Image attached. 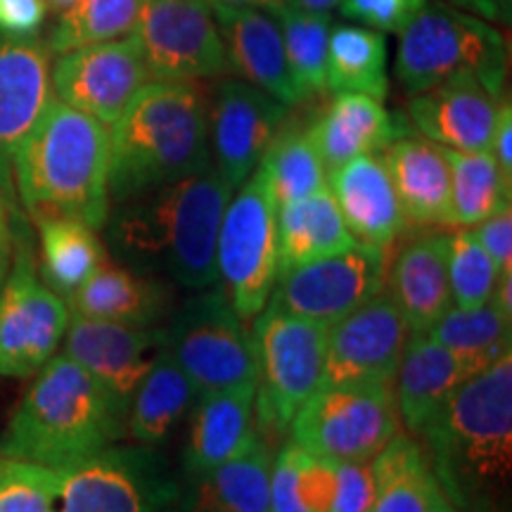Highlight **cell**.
I'll return each mask as SVG.
<instances>
[{"label": "cell", "mask_w": 512, "mask_h": 512, "mask_svg": "<svg viewBox=\"0 0 512 512\" xmlns=\"http://www.w3.org/2000/svg\"><path fill=\"white\" fill-rule=\"evenodd\" d=\"M136 36L67 50L50 67L53 95L64 105L112 126L150 81Z\"/></svg>", "instance_id": "cell-15"}, {"label": "cell", "mask_w": 512, "mask_h": 512, "mask_svg": "<svg viewBox=\"0 0 512 512\" xmlns=\"http://www.w3.org/2000/svg\"><path fill=\"white\" fill-rule=\"evenodd\" d=\"M273 451L259 430L235 456L202 475H188L181 512H268Z\"/></svg>", "instance_id": "cell-24"}, {"label": "cell", "mask_w": 512, "mask_h": 512, "mask_svg": "<svg viewBox=\"0 0 512 512\" xmlns=\"http://www.w3.org/2000/svg\"><path fill=\"white\" fill-rule=\"evenodd\" d=\"M430 335L441 347L453 351L472 373L479 375L503 354H508L512 337V318L486 302L475 309L451 306L437 323Z\"/></svg>", "instance_id": "cell-37"}, {"label": "cell", "mask_w": 512, "mask_h": 512, "mask_svg": "<svg viewBox=\"0 0 512 512\" xmlns=\"http://www.w3.org/2000/svg\"><path fill=\"white\" fill-rule=\"evenodd\" d=\"M446 3L482 17L491 24H510L512 0H446Z\"/></svg>", "instance_id": "cell-48"}, {"label": "cell", "mask_w": 512, "mask_h": 512, "mask_svg": "<svg viewBox=\"0 0 512 512\" xmlns=\"http://www.w3.org/2000/svg\"><path fill=\"white\" fill-rule=\"evenodd\" d=\"M408 335L411 330L399 306L387 292H380L328 328L320 387L394 384Z\"/></svg>", "instance_id": "cell-16"}, {"label": "cell", "mask_w": 512, "mask_h": 512, "mask_svg": "<svg viewBox=\"0 0 512 512\" xmlns=\"http://www.w3.org/2000/svg\"><path fill=\"white\" fill-rule=\"evenodd\" d=\"M183 482L155 446H110L60 470L55 512H181Z\"/></svg>", "instance_id": "cell-9"}, {"label": "cell", "mask_w": 512, "mask_h": 512, "mask_svg": "<svg viewBox=\"0 0 512 512\" xmlns=\"http://www.w3.org/2000/svg\"><path fill=\"white\" fill-rule=\"evenodd\" d=\"M62 342V354L86 370L128 411L140 382L162 354L164 330L159 325L136 328L72 313Z\"/></svg>", "instance_id": "cell-18"}, {"label": "cell", "mask_w": 512, "mask_h": 512, "mask_svg": "<svg viewBox=\"0 0 512 512\" xmlns=\"http://www.w3.org/2000/svg\"><path fill=\"white\" fill-rule=\"evenodd\" d=\"M216 271L242 320L266 309L278 283V202L261 166L230 195L216 240Z\"/></svg>", "instance_id": "cell-8"}, {"label": "cell", "mask_w": 512, "mask_h": 512, "mask_svg": "<svg viewBox=\"0 0 512 512\" xmlns=\"http://www.w3.org/2000/svg\"><path fill=\"white\" fill-rule=\"evenodd\" d=\"M430 0H342L339 12L380 34H399Z\"/></svg>", "instance_id": "cell-43"}, {"label": "cell", "mask_w": 512, "mask_h": 512, "mask_svg": "<svg viewBox=\"0 0 512 512\" xmlns=\"http://www.w3.org/2000/svg\"><path fill=\"white\" fill-rule=\"evenodd\" d=\"M48 15V0H0V34L34 36Z\"/></svg>", "instance_id": "cell-46"}, {"label": "cell", "mask_w": 512, "mask_h": 512, "mask_svg": "<svg viewBox=\"0 0 512 512\" xmlns=\"http://www.w3.org/2000/svg\"><path fill=\"white\" fill-rule=\"evenodd\" d=\"M489 302L494 304L498 311H503L505 316L512 318V273L501 275V278H498V283L494 287V292H491Z\"/></svg>", "instance_id": "cell-51"}, {"label": "cell", "mask_w": 512, "mask_h": 512, "mask_svg": "<svg viewBox=\"0 0 512 512\" xmlns=\"http://www.w3.org/2000/svg\"><path fill=\"white\" fill-rule=\"evenodd\" d=\"M387 283V252L361 245L283 273L271 299L285 311L332 325L370 302Z\"/></svg>", "instance_id": "cell-14"}, {"label": "cell", "mask_w": 512, "mask_h": 512, "mask_svg": "<svg viewBox=\"0 0 512 512\" xmlns=\"http://www.w3.org/2000/svg\"><path fill=\"white\" fill-rule=\"evenodd\" d=\"M254 401L256 384L197 394L183 451L185 475H202L245 446L256 430Z\"/></svg>", "instance_id": "cell-28"}, {"label": "cell", "mask_w": 512, "mask_h": 512, "mask_svg": "<svg viewBox=\"0 0 512 512\" xmlns=\"http://www.w3.org/2000/svg\"><path fill=\"white\" fill-rule=\"evenodd\" d=\"M422 439L441 491L460 512H503L512 479V351L470 377Z\"/></svg>", "instance_id": "cell-2"}, {"label": "cell", "mask_w": 512, "mask_h": 512, "mask_svg": "<svg viewBox=\"0 0 512 512\" xmlns=\"http://www.w3.org/2000/svg\"><path fill=\"white\" fill-rule=\"evenodd\" d=\"M403 432L394 384L320 387L294 415V444L339 463H370Z\"/></svg>", "instance_id": "cell-11"}, {"label": "cell", "mask_w": 512, "mask_h": 512, "mask_svg": "<svg viewBox=\"0 0 512 512\" xmlns=\"http://www.w3.org/2000/svg\"><path fill=\"white\" fill-rule=\"evenodd\" d=\"M162 330L166 351L200 394L256 384L252 332L221 285L197 290Z\"/></svg>", "instance_id": "cell-10"}, {"label": "cell", "mask_w": 512, "mask_h": 512, "mask_svg": "<svg viewBox=\"0 0 512 512\" xmlns=\"http://www.w3.org/2000/svg\"><path fill=\"white\" fill-rule=\"evenodd\" d=\"M67 306L74 316L157 328L159 320L169 313L171 285L107 259L69 297Z\"/></svg>", "instance_id": "cell-27"}, {"label": "cell", "mask_w": 512, "mask_h": 512, "mask_svg": "<svg viewBox=\"0 0 512 512\" xmlns=\"http://www.w3.org/2000/svg\"><path fill=\"white\" fill-rule=\"evenodd\" d=\"M451 166V209L448 226L472 228L510 207L512 178L496 164L489 150H446Z\"/></svg>", "instance_id": "cell-35"}, {"label": "cell", "mask_w": 512, "mask_h": 512, "mask_svg": "<svg viewBox=\"0 0 512 512\" xmlns=\"http://www.w3.org/2000/svg\"><path fill=\"white\" fill-rule=\"evenodd\" d=\"M259 166L264 169L278 207L304 200L328 185V171L320 162L309 128H280Z\"/></svg>", "instance_id": "cell-38"}, {"label": "cell", "mask_w": 512, "mask_h": 512, "mask_svg": "<svg viewBox=\"0 0 512 512\" xmlns=\"http://www.w3.org/2000/svg\"><path fill=\"white\" fill-rule=\"evenodd\" d=\"M283 31L287 67L302 100L328 91V41L332 31L330 12L287 8L278 15Z\"/></svg>", "instance_id": "cell-39"}, {"label": "cell", "mask_w": 512, "mask_h": 512, "mask_svg": "<svg viewBox=\"0 0 512 512\" xmlns=\"http://www.w3.org/2000/svg\"><path fill=\"white\" fill-rule=\"evenodd\" d=\"M38 275L64 302L110 259L98 230L76 219H43Z\"/></svg>", "instance_id": "cell-33"}, {"label": "cell", "mask_w": 512, "mask_h": 512, "mask_svg": "<svg viewBox=\"0 0 512 512\" xmlns=\"http://www.w3.org/2000/svg\"><path fill=\"white\" fill-rule=\"evenodd\" d=\"M387 38L361 24L332 27L328 41V91L363 93L384 100L389 93Z\"/></svg>", "instance_id": "cell-34"}, {"label": "cell", "mask_w": 512, "mask_h": 512, "mask_svg": "<svg viewBox=\"0 0 512 512\" xmlns=\"http://www.w3.org/2000/svg\"><path fill=\"white\" fill-rule=\"evenodd\" d=\"M389 297L411 332H430L453 306L448 285V235H415L396 252L387 271Z\"/></svg>", "instance_id": "cell-26"}, {"label": "cell", "mask_w": 512, "mask_h": 512, "mask_svg": "<svg viewBox=\"0 0 512 512\" xmlns=\"http://www.w3.org/2000/svg\"><path fill=\"white\" fill-rule=\"evenodd\" d=\"M197 394L200 392L195 384L176 366L164 347L155 366L133 394L126 413V434L136 444L162 446L178 422L190 413Z\"/></svg>", "instance_id": "cell-32"}, {"label": "cell", "mask_w": 512, "mask_h": 512, "mask_svg": "<svg viewBox=\"0 0 512 512\" xmlns=\"http://www.w3.org/2000/svg\"><path fill=\"white\" fill-rule=\"evenodd\" d=\"M503 95L472 74L453 76L415 93L408 105L413 126L446 150H489Z\"/></svg>", "instance_id": "cell-20"}, {"label": "cell", "mask_w": 512, "mask_h": 512, "mask_svg": "<svg viewBox=\"0 0 512 512\" xmlns=\"http://www.w3.org/2000/svg\"><path fill=\"white\" fill-rule=\"evenodd\" d=\"M309 136L330 176L351 159L384 152L406 133L401 121L384 107V100L363 93H337L309 126Z\"/></svg>", "instance_id": "cell-25"}, {"label": "cell", "mask_w": 512, "mask_h": 512, "mask_svg": "<svg viewBox=\"0 0 512 512\" xmlns=\"http://www.w3.org/2000/svg\"><path fill=\"white\" fill-rule=\"evenodd\" d=\"M126 408L69 356L36 373L0 437V458L64 470L117 444Z\"/></svg>", "instance_id": "cell-4"}, {"label": "cell", "mask_w": 512, "mask_h": 512, "mask_svg": "<svg viewBox=\"0 0 512 512\" xmlns=\"http://www.w3.org/2000/svg\"><path fill=\"white\" fill-rule=\"evenodd\" d=\"M335 482L337 460L290 441L273 456L268 512H330Z\"/></svg>", "instance_id": "cell-36"}, {"label": "cell", "mask_w": 512, "mask_h": 512, "mask_svg": "<svg viewBox=\"0 0 512 512\" xmlns=\"http://www.w3.org/2000/svg\"><path fill=\"white\" fill-rule=\"evenodd\" d=\"M330 185L278 207V278L292 268L354 247Z\"/></svg>", "instance_id": "cell-30"}, {"label": "cell", "mask_w": 512, "mask_h": 512, "mask_svg": "<svg viewBox=\"0 0 512 512\" xmlns=\"http://www.w3.org/2000/svg\"><path fill=\"white\" fill-rule=\"evenodd\" d=\"M10 214V200L0 192V287H3L5 278H8L12 254H15V230H12Z\"/></svg>", "instance_id": "cell-49"}, {"label": "cell", "mask_w": 512, "mask_h": 512, "mask_svg": "<svg viewBox=\"0 0 512 512\" xmlns=\"http://www.w3.org/2000/svg\"><path fill=\"white\" fill-rule=\"evenodd\" d=\"M12 183L36 223L76 219L100 230L110 219V128L50 100L17 150Z\"/></svg>", "instance_id": "cell-3"}, {"label": "cell", "mask_w": 512, "mask_h": 512, "mask_svg": "<svg viewBox=\"0 0 512 512\" xmlns=\"http://www.w3.org/2000/svg\"><path fill=\"white\" fill-rule=\"evenodd\" d=\"M72 3H74V0H48V5H53V8L60 10V12L67 10Z\"/></svg>", "instance_id": "cell-53"}, {"label": "cell", "mask_w": 512, "mask_h": 512, "mask_svg": "<svg viewBox=\"0 0 512 512\" xmlns=\"http://www.w3.org/2000/svg\"><path fill=\"white\" fill-rule=\"evenodd\" d=\"M69 306L38 275L31 247L15 238L0 287V377H31L55 356L69 325Z\"/></svg>", "instance_id": "cell-12"}, {"label": "cell", "mask_w": 512, "mask_h": 512, "mask_svg": "<svg viewBox=\"0 0 512 512\" xmlns=\"http://www.w3.org/2000/svg\"><path fill=\"white\" fill-rule=\"evenodd\" d=\"M342 0H290V5L302 10H311V12H332L339 8Z\"/></svg>", "instance_id": "cell-52"}, {"label": "cell", "mask_w": 512, "mask_h": 512, "mask_svg": "<svg viewBox=\"0 0 512 512\" xmlns=\"http://www.w3.org/2000/svg\"><path fill=\"white\" fill-rule=\"evenodd\" d=\"M484 247V252L491 256L494 266L501 275L512 273V209L505 207L498 214L477 223L470 228Z\"/></svg>", "instance_id": "cell-45"}, {"label": "cell", "mask_w": 512, "mask_h": 512, "mask_svg": "<svg viewBox=\"0 0 512 512\" xmlns=\"http://www.w3.org/2000/svg\"><path fill=\"white\" fill-rule=\"evenodd\" d=\"M489 152L494 155L496 164L501 166L503 174L512 178V107L508 98L501 102V110H498L494 138H491Z\"/></svg>", "instance_id": "cell-47"}, {"label": "cell", "mask_w": 512, "mask_h": 512, "mask_svg": "<svg viewBox=\"0 0 512 512\" xmlns=\"http://www.w3.org/2000/svg\"><path fill=\"white\" fill-rule=\"evenodd\" d=\"M328 328L320 320L297 316L275 302L254 316L256 430L283 437L299 408L320 389L328 349Z\"/></svg>", "instance_id": "cell-7"}, {"label": "cell", "mask_w": 512, "mask_h": 512, "mask_svg": "<svg viewBox=\"0 0 512 512\" xmlns=\"http://www.w3.org/2000/svg\"><path fill=\"white\" fill-rule=\"evenodd\" d=\"M370 465L375 477L373 512H439L444 491L415 437L399 432Z\"/></svg>", "instance_id": "cell-31"}, {"label": "cell", "mask_w": 512, "mask_h": 512, "mask_svg": "<svg viewBox=\"0 0 512 512\" xmlns=\"http://www.w3.org/2000/svg\"><path fill=\"white\" fill-rule=\"evenodd\" d=\"M133 36L155 81H202L230 72L209 0H145Z\"/></svg>", "instance_id": "cell-13"}, {"label": "cell", "mask_w": 512, "mask_h": 512, "mask_svg": "<svg viewBox=\"0 0 512 512\" xmlns=\"http://www.w3.org/2000/svg\"><path fill=\"white\" fill-rule=\"evenodd\" d=\"M498 278L501 273L470 228H460L448 235V285L453 306L475 309L486 304Z\"/></svg>", "instance_id": "cell-41"}, {"label": "cell", "mask_w": 512, "mask_h": 512, "mask_svg": "<svg viewBox=\"0 0 512 512\" xmlns=\"http://www.w3.org/2000/svg\"><path fill=\"white\" fill-rule=\"evenodd\" d=\"M351 238L387 252L406 230L399 195L380 155H363L342 164L328 176Z\"/></svg>", "instance_id": "cell-23"}, {"label": "cell", "mask_w": 512, "mask_h": 512, "mask_svg": "<svg viewBox=\"0 0 512 512\" xmlns=\"http://www.w3.org/2000/svg\"><path fill=\"white\" fill-rule=\"evenodd\" d=\"M287 121V105L242 79H228L209 98L211 164L238 190L261 164Z\"/></svg>", "instance_id": "cell-17"}, {"label": "cell", "mask_w": 512, "mask_h": 512, "mask_svg": "<svg viewBox=\"0 0 512 512\" xmlns=\"http://www.w3.org/2000/svg\"><path fill=\"white\" fill-rule=\"evenodd\" d=\"M475 377L460 358L430 332H411L394 380V401L401 427L422 439L451 396Z\"/></svg>", "instance_id": "cell-22"}, {"label": "cell", "mask_w": 512, "mask_h": 512, "mask_svg": "<svg viewBox=\"0 0 512 512\" xmlns=\"http://www.w3.org/2000/svg\"><path fill=\"white\" fill-rule=\"evenodd\" d=\"M233 195L214 164L119 202L107 219L110 249L133 271L185 290L216 285V240Z\"/></svg>", "instance_id": "cell-1"}, {"label": "cell", "mask_w": 512, "mask_h": 512, "mask_svg": "<svg viewBox=\"0 0 512 512\" xmlns=\"http://www.w3.org/2000/svg\"><path fill=\"white\" fill-rule=\"evenodd\" d=\"M399 36L394 74L406 93L472 74L503 95L508 43L496 24L448 3H427Z\"/></svg>", "instance_id": "cell-6"}, {"label": "cell", "mask_w": 512, "mask_h": 512, "mask_svg": "<svg viewBox=\"0 0 512 512\" xmlns=\"http://www.w3.org/2000/svg\"><path fill=\"white\" fill-rule=\"evenodd\" d=\"M439 512H460L456 505H453L451 501H448V498L444 496V501H441V508H439Z\"/></svg>", "instance_id": "cell-54"}, {"label": "cell", "mask_w": 512, "mask_h": 512, "mask_svg": "<svg viewBox=\"0 0 512 512\" xmlns=\"http://www.w3.org/2000/svg\"><path fill=\"white\" fill-rule=\"evenodd\" d=\"M60 470L0 458V512H55Z\"/></svg>", "instance_id": "cell-42"}, {"label": "cell", "mask_w": 512, "mask_h": 512, "mask_svg": "<svg viewBox=\"0 0 512 512\" xmlns=\"http://www.w3.org/2000/svg\"><path fill=\"white\" fill-rule=\"evenodd\" d=\"M143 3L145 0H74L62 10L50 34V53L62 55L74 48L131 36Z\"/></svg>", "instance_id": "cell-40"}, {"label": "cell", "mask_w": 512, "mask_h": 512, "mask_svg": "<svg viewBox=\"0 0 512 512\" xmlns=\"http://www.w3.org/2000/svg\"><path fill=\"white\" fill-rule=\"evenodd\" d=\"M209 164V95L197 81H147L112 124L110 197L117 202Z\"/></svg>", "instance_id": "cell-5"}, {"label": "cell", "mask_w": 512, "mask_h": 512, "mask_svg": "<svg viewBox=\"0 0 512 512\" xmlns=\"http://www.w3.org/2000/svg\"><path fill=\"white\" fill-rule=\"evenodd\" d=\"M401 209L418 226H448L451 209V166L446 147L425 136H401L384 150Z\"/></svg>", "instance_id": "cell-29"}, {"label": "cell", "mask_w": 512, "mask_h": 512, "mask_svg": "<svg viewBox=\"0 0 512 512\" xmlns=\"http://www.w3.org/2000/svg\"><path fill=\"white\" fill-rule=\"evenodd\" d=\"M375 477L370 463H339L330 512H373Z\"/></svg>", "instance_id": "cell-44"}, {"label": "cell", "mask_w": 512, "mask_h": 512, "mask_svg": "<svg viewBox=\"0 0 512 512\" xmlns=\"http://www.w3.org/2000/svg\"><path fill=\"white\" fill-rule=\"evenodd\" d=\"M53 100L50 48L36 36L0 34V192L12 200L17 150Z\"/></svg>", "instance_id": "cell-19"}, {"label": "cell", "mask_w": 512, "mask_h": 512, "mask_svg": "<svg viewBox=\"0 0 512 512\" xmlns=\"http://www.w3.org/2000/svg\"><path fill=\"white\" fill-rule=\"evenodd\" d=\"M214 5H228V8H249V10H261L268 12V15L278 17L290 0H209Z\"/></svg>", "instance_id": "cell-50"}, {"label": "cell", "mask_w": 512, "mask_h": 512, "mask_svg": "<svg viewBox=\"0 0 512 512\" xmlns=\"http://www.w3.org/2000/svg\"><path fill=\"white\" fill-rule=\"evenodd\" d=\"M211 8H214L223 46H226L228 67L242 81L252 83L287 107L304 102L287 67L278 17L261 10L228 8V5L214 3Z\"/></svg>", "instance_id": "cell-21"}]
</instances>
